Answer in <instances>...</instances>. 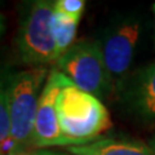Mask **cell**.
Wrapping results in <instances>:
<instances>
[{
  "instance_id": "cell-1",
  "label": "cell",
  "mask_w": 155,
  "mask_h": 155,
  "mask_svg": "<svg viewBox=\"0 0 155 155\" xmlns=\"http://www.w3.org/2000/svg\"><path fill=\"white\" fill-rule=\"evenodd\" d=\"M56 109L65 146L91 143L111 127L109 111L102 101L72 83L61 91Z\"/></svg>"
},
{
  "instance_id": "cell-2",
  "label": "cell",
  "mask_w": 155,
  "mask_h": 155,
  "mask_svg": "<svg viewBox=\"0 0 155 155\" xmlns=\"http://www.w3.org/2000/svg\"><path fill=\"white\" fill-rule=\"evenodd\" d=\"M145 27V16L128 12L114 16L101 31L97 41L102 52L111 92L119 93L130 75Z\"/></svg>"
},
{
  "instance_id": "cell-3",
  "label": "cell",
  "mask_w": 155,
  "mask_h": 155,
  "mask_svg": "<svg viewBox=\"0 0 155 155\" xmlns=\"http://www.w3.org/2000/svg\"><path fill=\"white\" fill-rule=\"evenodd\" d=\"M48 74L47 67H30L7 75L9 141L14 151H26L31 146L38 104Z\"/></svg>"
},
{
  "instance_id": "cell-4",
  "label": "cell",
  "mask_w": 155,
  "mask_h": 155,
  "mask_svg": "<svg viewBox=\"0 0 155 155\" xmlns=\"http://www.w3.org/2000/svg\"><path fill=\"white\" fill-rule=\"evenodd\" d=\"M53 3L36 0L26 4L16 35V49L22 64L44 67L58 61L52 35Z\"/></svg>"
},
{
  "instance_id": "cell-5",
  "label": "cell",
  "mask_w": 155,
  "mask_h": 155,
  "mask_svg": "<svg viewBox=\"0 0 155 155\" xmlns=\"http://www.w3.org/2000/svg\"><path fill=\"white\" fill-rule=\"evenodd\" d=\"M57 70L79 89L88 92L97 98L111 92L102 52L97 40H80L74 43L58 61Z\"/></svg>"
},
{
  "instance_id": "cell-6",
  "label": "cell",
  "mask_w": 155,
  "mask_h": 155,
  "mask_svg": "<svg viewBox=\"0 0 155 155\" xmlns=\"http://www.w3.org/2000/svg\"><path fill=\"white\" fill-rule=\"evenodd\" d=\"M69 84L71 81L61 71L57 69L49 71L39 98L31 146L36 149L65 146V140L58 125L56 102L61 91Z\"/></svg>"
},
{
  "instance_id": "cell-7",
  "label": "cell",
  "mask_w": 155,
  "mask_h": 155,
  "mask_svg": "<svg viewBox=\"0 0 155 155\" xmlns=\"http://www.w3.org/2000/svg\"><path fill=\"white\" fill-rule=\"evenodd\" d=\"M119 93L125 111L133 118L143 123L155 122V61L130 72Z\"/></svg>"
},
{
  "instance_id": "cell-8",
  "label": "cell",
  "mask_w": 155,
  "mask_h": 155,
  "mask_svg": "<svg viewBox=\"0 0 155 155\" xmlns=\"http://www.w3.org/2000/svg\"><path fill=\"white\" fill-rule=\"evenodd\" d=\"M67 153L71 155H155L149 145L134 140H116L104 138L67 147Z\"/></svg>"
},
{
  "instance_id": "cell-9",
  "label": "cell",
  "mask_w": 155,
  "mask_h": 155,
  "mask_svg": "<svg viewBox=\"0 0 155 155\" xmlns=\"http://www.w3.org/2000/svg\"><path fill=\"white\" fill-rule=\"evenodd\" d=\"M80 21L70 18L53 9L52 16V35L54 39L57 57L60 58L69 48L74 44L78 25Z\"/></svg>"
},
{
  "instance_id": "cell-10",
  "label": "cell",
  "mask_w": 155,
  "mask_h": 155,
  "mask_svg": "<svg viewBox=\"0 0 155 155\" xmlns=\"http://www.w3.org/2000/svg\"><path fill=\"white\" fill-rule=\"evenodd\" d=\"M11 137V124L8 114V100H7V75L0 71V145L9 143Z\"/></svg>"
},
{
  "instance_id": "cell-11",
  "label": "cell",
  "mask_w": 155,
  "mask_h": 155,
  "mask_svg": "<svg viewBox=\"0 0 155 155\" xmlns=\"http://www.w3.org/2000/svg\"><path fill=\"white\" fill-rule=\"evenodd\" d=\"M53 9L70 18L80 21L85 9V2L84 0H57L53 3Z\"/></svg>"
},
{
  "instance_id": "cell-12",
  "label": "cell",
  "mask_w": 155,
  "mask_h": 155,
  "mask_svg": "<svg viewBox=\"0 0 155 155\" xmlns=\"http://www.w3.org/2000/svg\"><path fill=\"white\" fill-rule=\"evenodd\" d=\"M36 155H64V154H60V153H54V151H48V150H38L35 151Z\"/></svg>"
},
{
  "instance_id": "cell-13",
  "label": "cell",
  "mask_w": 155,
  "mask_h": 155,
  "mask_svg": "<svg viewBox=\"0 0 155 155\" xmlns=\"http://www.w3.org/2000/svg\"><path fill=\"white\" fill-rule=\"evenodd\" d=\"M5 30V19H4V16L0 13V35L4 32Z\"/></svg>"
},
{
  "instance_id": "cell-14",
  "label": "cell",
  "mask_w": 155,
  "mask_h": 155,
  "mask_svg": "<svg viewBox=\"0 0 155 155\" xmlns=\"http://www.w3.org/2000/svg\"><path fill=\"white\" fill-rule=\"evenodd\" d=\"M147 145H149V146H150V149H151V150H153V151L155 153V136H154V137H151V138H150V140H149V142H147Z\"/></svg>"
},
{
  "instance_id": "cell-15",
  "label": "cell",
  "mask_w": 155,
  "mask_h": 155,
  "mask_svg": "<svg viewBox=\"0 0 155 155\" xmlns=\"http://www.w3.org/2000/svg\"><path fill=\"white\" fill-rule=\"evenodd\" d=\"M153 11H154V14H155V4L153 5ZM154 45H155V25H154Z\"/></svg>"
},
{
  "instance_id": "cell-16",
  "label": "cell",
  "mask_w": 155,
  "mask_h": 155,
  "mask_svg": "<svg viewBox=\"0 0 155 155\" xmlns=\"http://www.w3.org/2000/svg\"><path fill=\"white\" fill-rule=\"evenodd\" d=\"M0 155H4V154H3V151H2V150H0Z\"/></svg>"
}]
</instances>
